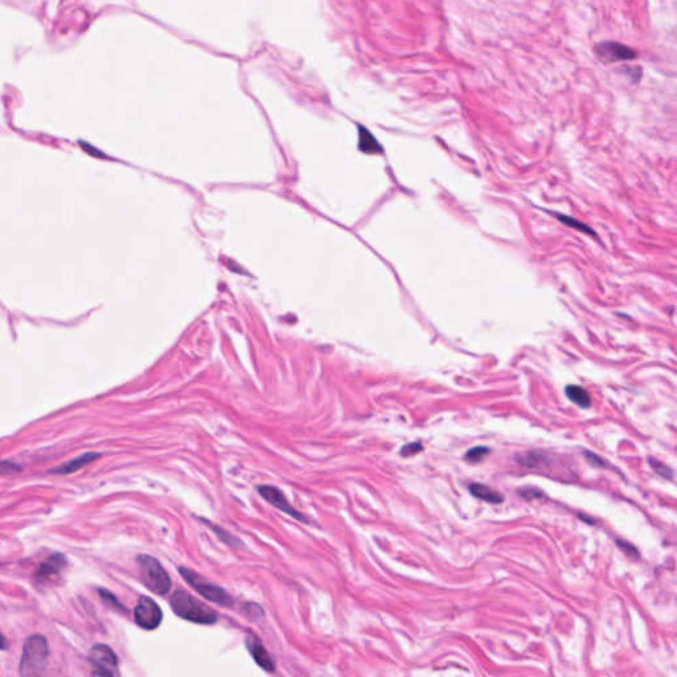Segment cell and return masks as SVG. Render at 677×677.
<instances>
[{"instance_id": "cell-1", "label": "cell", "mask_w": 677, "mask_h": 677, "mask_svg": "<svg viewBox=\"0 0 677 677\" xmlns=\"http://www.w3.org/2000/svg\"><path fill=\"white\" fill-rule=\"evenodd\" d=\"M49 661V644L44 635L34 634L28 637L21 652L19 664V676L43 677L47 672Z\"/></svg>"}, {"instance_id": "cell-2", "label": "cell", "mask_w": 677, "mask_h": 677, "mask_svg": "<svg viewBox=\"0 0 677 677\" xmlns=\"http://www.w3.org/2000/svg\"><path fill=\"white\" fill-rule=\"evenodd\" d=\"M169 604L172 611L178 617L189 622L213 624L219 619L216 611L212 607L202 604L199 599H196L195 597L189 595L188 593L182 590L172 594Z\"/></svg>"}, {"instance_id": "cell-3", "label": "cell", "mask_w": 677, "mask_h": 677, "mask_svg": "<svg viewBox=\"0 0 677 677\" xmlns=\"http://www.w3.org/2000/svg\"><path fill=\"white\" fill-rule=\"evenodd\" d=\"M141 577L147 589L158 595H165L169 593L172 582L162 564L152 556L141 554L136 558Z\"/></svg>"}, {"instance_id": "cell-4", "label": "cell", "mask_w": 677, "mask_h": 677, "mask_svg": "<svg viewBox=\"0 0 677 677\" xmlns=\"http://www.w3.org/2000/svg\"><path fill=\"white\" fill-rule=\"evenodd\" d=\"M179 573L184 580L188 582V585L193 587L200 595L206 598L208 601L213 604H220L222 607H230L233 604V598L230 594L224 590L221 586L215 585L211 581H208L202 574L198 571L188 569V567H179Z\"/></svg>"}, {"instance_id": "cell-5", "label": "cell", "mask_w": 677, "mask_h": 677, "mask_svg": "<svg viewBox=\"0 0 677 677\" xmlns=\"http://www.w3.org/2000/svg\"><path fill=\"white\" fill-rule=\"evenodd\" d=\"M92 665V677H118V658L109 645L104 643L94 644L89 652Z\"/></svg>"}, {"instance_id": "cell-6", "label": "cell", "mask_w": 677, "mask_h": 677, "mask_svg": "<svg viewBox=\"0 0 677 677\" xmlns=\"http://www.w3.org/2000/svg\"><path fill=\"white\" fill-rule=\"evenodd\" d=\"M134 619L141 628L155 630L163 621V613L155 601L142 595L134 608Z\"/></svg>"}, {"instance_id": "cell-7", "label": "cell", "mask_w": 677, "mask_h": 677, "mask_svg": "<svg viewBox=\"0 0 677 677\" xmlns=\"http://www.w3.org/2000/svg\"><path fill=\"white\" fill-rule=\"evenodd\" d=\"M258 494L261 495L269 504H272L276 510H279L281 512L292 516L293 519L298 520V521L309 523V520L306 519V516L303 513L299 512L298 510H295L293 506H292V503L285 496V494L281 490H278L274 486H259L258 487Z\"/></svg>"}, {"instance_id": "cell-8", "label": "cell", "mask_w": 677, "mask_h": 677, "mask_svg": "<svg viewBox=\"0 0 677 677\" xmlns=\"http://www.w3.org/2000/svg\"><path fill=\"white\" fill-rule=\"evenodd\" d=\"M65 567H67V557L64 554L55 553V554L49 556L44 562H41L40 567H37L36 573H35V582L40 584V585L49 582L51 580L57 577L61 571H64Z\"/></svg>"}, {"instance_id": "cell-9", "label": "cell", "mask_w": 677, "mask_h": 677, "mask_svg": "<svg viewBox=\"0 0 677 677\" xmlns=\"http://www.w3.org/2000/svg\"><path fill=\"white\" fill-rule=\"evenodd\" d=\"M595 52L606 62H617V61H628L637 57V52L627 45L619 43L606 41L595 47Z\"/></svg>"}, {"instance_id": "cell-10", "label": "cell", "mask_w": 677, "mask_h": 677, "mask_svg": "<svg viewBox=\"0 0 677 677\" xmlns=\"http://www.w3.org/2000/svg\"><path fill=\"white\" fill-rule=\"evenodd\" d=\"M246 647L249 650V652L252 654L253 659L256 661L257 664L268 671V672H274L275 671V661L272 655L268 652V650L263 647V644L261 641L253 638V637H248L246 639Z\"/></svg>"}, {"instance_id": "cell-11", "label": "cell", "mask_w": 677, "mask_h": 677, "mask_svg": "<svg viewBox=\"0 0 677 677\" xmlns=\"http://www.w3.org/2000/svg\"><path fill=\"white\" fill-rule=\"evenodd\" d=\"M99 457L101 455L97 453H86V454H82L80 457L74 458L65 464H61L58 467L52 468L49 473L56 474V475H69V474H73V473H77L78 470L84 468L85 466L91 464L97 458Z\"/></svg>"}, {"instance_id": "cell-12", "label": "cell", "mask_w": 677, "mask_h": 677, "mask_svg": "<svg viewBox=\"0 0 677 677\" xmlns=\"http://www.w3.org/2000/svg\"><path fill=\"white\" fill-rule=\"evenodd\" d=\"M470 492L474 495L477 499L492 503V504H500L504 500V496L495 491L492 488L483 486V484H471L470 486Z\"/></svg>"}, {"instance_id": "cell-13", "label": "cell", "mask_w": 677, "mask_h": 677, "mask_svg": "<svg viewBox=\"0 0 677 677\" xmlns=\"http://www.w3.org/2000/svg\"><path fill=\"white\" fill-rule=\"evenodd\" d=\"M360 139H359V147L360 151L366 154H381L383 147L376 141V138L372 135L370 131H368L366 128L360 126Z\"/></svg>"}, {"instance_id": "cell-14", "label": "cell", "mask_w": 677, "mask_h": 677, "mask_svg": "<svg viewBox=\"0 0 677 677\" xmlns=\"http://www.w3.org/2000/svg\"><path fill=\"white\" fill-rule=\"evenodd\" d=\"M567 396L574 403H577L581 407H589L591 405L590 394L586 392L584 388L578 385H567Z\"/></svg>"}, {"instance_id": "cell-15", "label": "cell", "mask_w": 677, "mask_h": 677, "mask_svg": "<svg viewBox=\"0 0 677 677\" xmlns=\"http://www.w3.org/2000/svg\"><path fill=\"white\" fill-rule=\"evenodd\" d=\"M551 215H553L557 220L561 221L564 225L569 226V228H573L574 230H580V232H582V233H585V235H589V236H594V237H595V232H594V230H593L589 225L584 224V222L575 220V219H573V217L565 216V215L554 213V212H551Z\"/></svg>"}, {"instance_id": "cell-16", "label": "cell", "mask_w": 677, "mask_h": 677, "mask_svg": "<svg viewBox=\"0 0 677 677\" xmlns=\"http://www.w3.org/2000/svg\"><path fill=\"white\" fill-rule=\"evenodd\" d=\"M202 521L205 523V525H208L212 531L215 532V533L220 537V540H222L224 543H226L228 545H230V547H237V544H239V541H238L237 538H236V537H233L229 532L222 530L221 527L216 525V524H212L211 521H206V520H202Z\"/></svg>"}, {"instance_id": "cell-17", "label": "cell", "mask_w": 677, "mask_h": 677, "mask_svg": "<svg viewBox=\"0 0 677 677\" xmlns=\"http://www.w3.org/2000/svg\"><path fill=\"white\" fill-rule=\"evenodd\" d=\"M488 454H490V449L479 446V447H474V449H471V450L466 454V459H467V462H470V463H476V462H482V460H483L484 458L487 457Z\"/></svg>"}, {"instance_id": "cell-18", "label": "cell", "mask_w": 677, "mask_h": 677, "mask_svg": "<svg viewBox=\"0 0 677 677\" xmlns=\"http://www.w3.org/2000/svg\"><path fill=\"white\" fill-rule=\"evenodd\" d=\"M99 595H101V598L104 599V602L109 604V606H111L114 610L126 611V608H125L122 604H119V601H118V599H117V598L111 594L110 591H108V590H105V589H99Z\"/></svg>"}, {"instance_id": "cell-19", "label": "cell", "mask_w": 677, "mask_h": 677, "mask_svg": "<svg viewBox=\"0 0 677 677\" xmlns=\"http://www.w3.org/2000/svg\"><path fill=\"white\" fill-rule=\"evenodd\" d=\"M21 471V467L10 460H0V475H11Z\"/></svg>"}, {"instance_id": "cell-20", "label": "cell", "mask_w": 677, "mask_h": 677, "mask_svg": "<svg viewBox=\"0 0 677 677\" xmlns=\"http://www.w3.org/2000/svg\"><path fill=\"white\" fill-rule=\"evenodd\" d=\"M422 450H423V446H422L421 443H418V442L410 443V444L403 446V449H401V455H403V457H412L414 454L421 453Z\"/></svg>"}, {"instance_id": "cell-21", "label": "cell", "mask_w": 677, "mask_h": 677, "mask_svg": "<svg viewBox=\"0 0 677 677\" xmlns=\"http://www.w3.org/2000/svg\"><path fill=\"white\" fill-rule=\"evenodd\" d=\"M650 463H651V466L654 467V470H655L658 474H660V475L664 476V477H669V479L672 477V471H671V470H669L665 464H663L661 462H659V460L651 459V460H650Z\"/></svg>"}, {"instance_id": "cell-22", "label": "cell", "mask_w": 677, "mask_h": 677, "mask_svg": "<svg viewBox=\"0 0 677 677\" xmlns=\"http://www.w3.org/2000/svg\"><path fill=\"white\" fill-rule=\"evenodd\" d=\"M585 455L587 457V459H589V462H590V463H593L594 466H599V467L604 466V460L602 458H598L597 455L591 454V453H585Z\"/></svg>"}, {"instance_id": "cell-23", "label": "cell", "mask_w": 677, "mask_h": 677, "mask_svg": "<svg viewBox=\"0 0 677 677\" xmlns=\"http://www.w3.org/2000/svg\"><path fill=\"white\" fill-rule=\"evenodd\" d=\"M8 648V639L0 632V650H7Z\"/></svg>"}]
</instances>
